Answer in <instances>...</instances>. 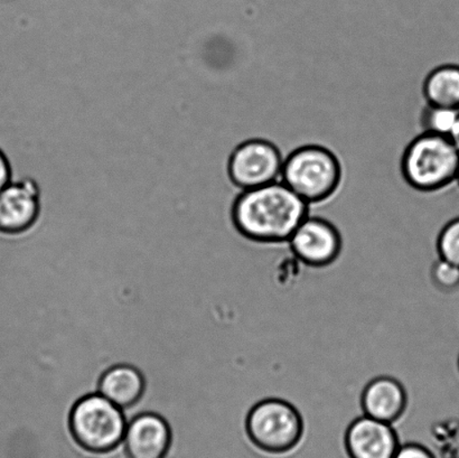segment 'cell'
Returning <instances> with one entry per match:
<instances>
[{"label":"cell","instance_id":"obj_2","mask_svg":"<svg viewBox=\"0 0 459 458\" xmlns=\"http://www.w3.org/2000/svg\"><path fill=\"white\" fill-rule=\"evenodd\" d=\"M246 433L256 450L269 456H285L304 438L303 417L290 402L268 398L255 403L246 419Z\"/></svg>","mask_w":459,"mask_h":458},{"label":"cell","instance_id":"obj_6","mask_svg":"<svg viewBox=\"0 0 459 458\" xmlns=\"http://www.w3.org/2000/svg\"><path fill=\"white\" fill-rule=\"evenodd\" d=\"M283 161L272 143L249 141L241 143L232 152L229 173L241 190L267 186L281 179Z\"/></svg>","mask_w":459,"mask_h":458},{"label":"cell","instance_id":"obj_17","mask_svg":"<svg viewBox=\"0 0 459 458\" xmlns=\"http://www.w3.org/2000/svg\"><path fill=\"white\" fill-rule=\"evenodd\" d=\"M394 458H436L433 452L421 444L407 443L400 444Z\"/></svg>","mask_w":459,"mask_h":458},{"label":"cell","instance_id":"obj_16","mask_svg":"<svg viewBox=\"0 0 459 458\" xmlns=\"http://www.w3.org/2000/svg\"><path fill=\"white\" fill-rule=\"evenodd\" d=\"M431 281L445 293H452L459 289V266L439 258L431 268Z\"/></svg>","mask_w":459,"mask_h":458},{"label":"cell","instance_id":"obj_13","mask_svg":"<svg viewBox=\"0 0 459 458\" xmlns=\"http://www.w3.org/2000/svg\"><path fill=\"white\" fill-rule=\"evenodd\" d=\"M425 94L431 106L459 110V65L451 63L431 72Z\"/></svg>","mask_w":459,"mask_h":458},{"label":"cell","instance_id":"obj_20","mask_svg":"<svg viewBox=\"0 0 459 458\" xmlns=\"http://www.w3.org/2000/svg\"><path fill=\"white\" fill-rule=\"evenodd\" d=\"M456 181H457V184H458V186H459V169H458V173H457Z\"/></svg>","mask_w":459,"mask_h":458},{"label":"cell","instance_id":"obj_7","mask_svg":"<svg viewBox=\"0 0 459 458\" xmlns=\"http://www.w3.org/2000/svg\"><path fill=\"white\" fill-rule=\"evenodd\" d=\"M43 190L33 177L13 179L0 191V232L21 236L29 232L42 212Z\"/></svg>","mask_w":459,"mask_h":458},{"label":"cell","instance_id":"obj_8","mask_svg":"<svg viewBox=\"0 0 459 458\" xmlns=\"http://www.w3.org/2000/svg\"><path fill=\"white\" fill-rule=\"evenodd\" d=\"M287 246L307 266L326 267L339 258L343 236L334 224L308 215L292 233Z\"/></svg>","mask_w":459,"mask_h":458},{"label":"cell","instance_id":"obj_15","mask_svg":"<svg viewBox=\"0 0 459 458\" xmlns=\"http://www.w3.org/2000/svg\"><path fill=\"white\" fill-rule=\"evenodd\" d=\"M459 110L429 106L425 114L427 133L449 137L458 119Z\"/></svg>","mask_w":459,"mask_h":458},{"label":"cell","instance_id":"obj_9","mask_svg":"<svg viewBox=\"0 0 459 458\" xmlns=\"http://www.w3.org/2000/svg\"><path fill=\"white\" fill-rule=\"evenodd\" d=\"M344 446L349 458H394L400 442L394 425L363 415L346 429Z\"/></svg>","mask_w":459,"mask_h":458},{"label":"cell","instance_id":"obj_14","mask_svg":"<svg viewBox=\"0 0 459 458\" xmlns=\"http://www.w3.org/2000/svg\"><path fill=\"white\" fill-rule=\"evenodd\" d=\"M439 258L459 266V215L449 220L436 238Z\"/></svg>","mask_w":459,"mask_h":458},{"label":"cell","instance_id":"obj_5","mask_svg":"<svg viewBox=\"0 0 459 458\" xmlns=\"http://www.w3.org/2000/svg\"><path fill=\"white\" fill-rule=\"evenodd\" d=\"M339 175V164L330 151L307 146L288 157L282 165L281 181L310 203L330 194Z\"/></svg>","mask_w":459,"mask_h":458},{"label":"cell","instance_id":"obj_12","mask_svg":"<svg viewBox=\"0 0 459 458\" xmlns=\"http://www.w3.org/2000/svg\"><path fill=\"white\" fill-rule=\"evenodd\" d=\"M99 393L121 410L137 405L145 393V378L133 366L118 365L108 369L99 380Z\"/></svg>","mask_w":459,"mask_h":458},{"label":"cell","instance_id":"obj_21","mask_svg":"<svg viewBox=\"0 0 459 458\" xmlns=\"http://www.w3.org/2000/svg\"><path fill=\"white\" fill-rule=\"evenodd\" d=\"M458 370H459V358H458Z\"/></svg>","mask_w":459,"mask_h":458},{"label":"cell","instance_id":"obj_3","mask_svg":"<svg viewBox=\"0 0 459 458\" xmlns=\"http://www.w3.org/2000/svg\"><path fill=\"white\" fill-rule=\"evenodd\" d=\"M124 410L100 393L88 394L72 408L69 425L74 441L91 453H109L124 441Z\"/></svg>","mask_w":459,"mask_h":458},{"label":"cell","instance_id":"obj_10","mask_svg":"<svg viewBox=\"0 0 459 458\" xmlns=\"http://www.w3.org/2000/svg\"><path fill=\"white\" fill-rule=\"evenodd\" d=\"M123 442L128 458H165L172 444V430L163 417L143 412L127 424Z\"/></svg>","mask_w":459,"mask_h":458},{"label":"cell","instance_id":"obj_18","mask_svg":"<svg viewBox=\"0 0 459 458\" xmlns=\"http://www.w3.org/2000/svg\"><path fill=\"white\" fill-rule=\"evenodd\" d=\"M13 179L11 161H9L7 155L0 150V191L4 190Z\"/></svg>","mask_w":459,"mask_h":458},{"label":"cell","instance_id":"obj_11","mask_svg":"<svg viewBox=\"0 0 459 458\" xmlns=\"http://www.w3.org/2000/svg\"><path fill=\"white\" fill-rule=\"evenodd\" d=\"M407 405L406 389L393 376H377L362 393L363 415L391 425L402 419Z\"/></svg>","mask_w":459,"mask_h":458},{"label":"cell","instance_id":"obj_1","mask_svg":"<svg viewBox=\"0 0 459 458\" xmlns=\"http://www.w3.org/2000/svg\"><path fill=\"white\" fill-rule=\"evenodd\" d=\"M307 217V202L281 179L242 191L231 212L234 230L246 240L264 246L287 245Z\"/></svg>","mask_w":459,"mask_h":458},{"label":"cell","instance_id":"obj_19","mask_svg":"<svg viewBox=\"0 0 459 458\" xmlns=\"http://www.w3.org/2000/svg\"><path fill=\"white\" fill-rule=\"evenodd\" d=\"M449 139H451L454 146L456 147V150L459 152V116L455 125H454L451 134H449Z\"/></svg>","mask_w":459,"mask_h":458},{"label":"cell","instance_id":"obj_4","mask_svg":"<svg viewBox=\"0 0 459 458\" xmlns=\"http://www.w3.org/2000/svg\"><path fill=\"white\" fill-rule=\"evenodd\" d=\"M403 169L412 186L436 190L456 181L459 152L449 137L427 133L409 146Z\"/></svg>","mask_w":459,"mask_h":458}]
</instances>
